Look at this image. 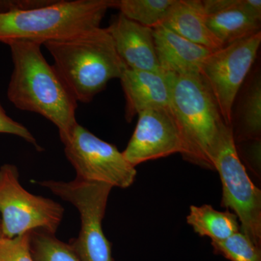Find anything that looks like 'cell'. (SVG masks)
Wrapping results in <instances>:
<instances>
[{"instance_id":"6da1fadb","label":"cell","mask_w":261,"mask_h":261,"mask_svg":"<svg viewBox=\"0 0 261 261\" xmlns=\"http://www.w3.org/2000/svg\"><path fill=\"white\" fill-rule=\"evenodd\" d=\"M10 48L13 70L7 95L15 108L37 113L56 125L63 144L75 126L78 102L61 75L47 63L40 43L13 39Z\"/></svg>"},{"instance_id":"7a4b0ae2","label":"cell","mask_w":261,"mask_h":261,"mask_svg":"<svg viewBox=\"0 0 261 261\" xmlns=\"http://www.w3.org/2000/svg\"><path fill=\"white\" fill-rule=\"evenodd\" d=\"M44 45L77 102H90L110 81L120 80L126 68L107 29L99 27Z\"/></svg>"},{"instance_id":"3957f363","label":"cell","mask_w":261,"mask_h":261,"mask_svg":"<svg viewBox=\"0 0 261 261\" xmlns=\"http://www.w3.org/2000/svg\"><path fill=\"white\" fill-rule=\"evenodd\" d=\"M113 0L49 1L37 8L0 13V42L13 39L44 44L100 27Z\"/></svg>"},{"instance_id":"277c9868","label":"cell","mask_w":261,"mask_h":261,"mask_svg":"<svg viewBox=\"0 0 261 261\" xmlns=\"http://www.w3.org/2000/svg\"><path fill=\"white\" fill-rule=\"evenodd\" d=\"M170 109L181 134L182 157L209 169L224 123L217 102L200 74L171 73Z\"/></svg>"},{"instance_id":"5b68a950","label":"cell","mask_w":261,"mask_h":261,"mask_svg":"<svg viewBox=\"0 0 261 261\" xmlns=\"http://www.w3.org/2000/svg\"><path fill=\"white\" fill-rule=\"evenodd\" d=\"M38 185L72 204L80 212V232L69 244L80 261H114L111 244L102 229L113 187L77 178L70 181L47 180Z\"/></svg>"},{"instance_id":"8992f818","label":"cell","mask_w":261,"mask_h":261,"mask_svg":"<svg viewBox=\"0 0 261 261\" xmlns=\"http://www.w3.org/2000/svg\"><path fill=\"white\" fill-rule=\"evenodd\" d=\"M212 163L222 184V205L233 211L241 224L240 231L260 247L261 192L242 163L232 126L223 127Z\"/></svg>"},{"instance_id":"52a82bcc","label":"cell","mask_w":261,"mask_h":261,"mask_svg":"<svg viewBox=\"0 0 261 261\" xmlns=\"http://www.w3.org/2000/svg\"><path fill=\"white\" fill-rule=\"evenodd\" d=\"M61 204L33 195L22 187L14 165L0 167V217L3 237L13 238L33 230L56 234L63 220Z\"/></svg>"},{"instance_id":"ba28073f","label":"cell","mask_w":261,"mask_h":261,"mask_svg":"<svg viewBox=\"0 0 261 261\" xmlns=\"http://www.w3.org/2000/svg\"><path fill=\"white\" fill-rule=\"evenodd\" d=\"M63 145L65 157L74 168L77 179L122 189L135 182L136 168L116 146L98 138L79 123Z\"/></svg>"},{"instance_id":"9c48e42d","label":"cell","mask_w":261,"mask_h":261,"mask_svg":"<svg viewBox=\"0 0 261 261\" xmlns=\"http://www.w3.org/2000/svg\"><path fill=\"white\" fill-rule=\"evenodd\" d=\"M260 42L261 32L255 33L212 51L202 65L201 76L228 126H231L235 99L255 62Z\"/></svg>"},{"instance_id":"30bf717a","label":"cell","mask_w":261,"mask_h":261,"mask_svg":"<svg viewBox=\"0 0 261 261\" xmlns=\"http://www.w3.org/2000/svg\"><path fill=\"white\" fill-rule=\"evenodd\" d=\"M138 121L126 148L122 152L132 166L184 152L181 134L169 108L139 113Z\"/></svg>"},{"instance_id":"8fae6325","label":"cell","mask_w":261,"mask_h":261,"mask_svg":"<svg viewBox=\"0 0 261 261\" xmlns=\"http://www.w3.org/2000/svg\"><path fill=\"white\" fill-rule=\"evenodd\" d=\"M107 30L112 37L117 53L126 68L161 70L156 57L152 29L119 13L113 18Z\"/></svg>"},{"instance_id":"7c38bea8","label":"cell","mask_w":261,"mask_h":261,"mask_svg":"<svg viewBox=\"0 0 261 261\" xmlns=\"http://www.w3.org/2000/svg\"><path fill=\"white\" fill-rule=\"evenodd\" d=\"M171 75L163 70H124L120 80L126 98L127 121L145 110L169 108Z\"/></svg>"},{"instance_id":"4fadbf2b","label":"cell","mask_w":261,"mask_h":261,"mask_svg":"<svg viewBox=\"0 0 261 261\" xmlns=\"http://www.w3.org/2000/svg\"><path fill=\"white\" fill-rule=\"evenodd\" d=\"M160 68L176 75L200 74L206 58L212 53L187 40L161 24L152 29Z\"/></svg>"},{"instance_id":"5bb4252c","label":"cell","mask_w":261,"mask_h":261,"mask_svg":"<svg viewBox=\"0 0 261 261\" xmlns=\"http://www.w3.org/2000/svg\"><path fill=\"white\" fill-rule=\"evenodd\" d=\"M206 23L223 45L260 32V20L247 10L245 0H204Z\"/></svg>"},{"instance_id":"9a60e30c","label":"cell","mask_w":261,"mask_h":261,"mask_svg":"<svg viewBox=\"0 0 261 261\" xmlns=\"http://www.w3.org/2000/svg\"><path fill=\"white\" fill-rule=\"evenodd\" d=\"M163 25L190 42L214 51L224 47L206 23L200 0H176Z\"/></svg>"},{"instance_id":"2e32d148","label":"cell","mask_w":261,"mask_h":261,"mask_svg":"<svg viewBox=\"0 0 261 261\" xmlns=\"http://www.w3.org/2000/svg\"><path fill=\"white\" fill-rule=\"evenodd\" d=\"M187 221L195 233L210 238L211 243L223 241L240 231L236 215L216 211L209 205L190 206Z\"/></svg>"},{"instance_id":"e0dca14e","label":"cell","mask_w":261,"mask_h":261,"mask_svg":"<svg viewBox=\"0 0 261 261\" xmlns=\"http://www.w3.org/2000/svg\"><path fill=\"white\" fill-rule=\"evenodd\" d=\"M176 0H119L114 8L127 18L154 29L163 23Z\"/></svg>"},{"instance_id":"ac0fdd59","label":"cell","mask_w":261,"mask_h":261,"mask_svg":"<svg viewBox=\"0 0 261 261\" xmlns=\"http://www.w3.org/2000/svg\"><path fill=\"white\" fill-rule=\"evenodd\" d=\"M238 140L241 142L260 140L261 80L257 73L249 86L241 108Z\"/></svg>"},{"instance_id":"d6986e66","label":"cell","mask_w":261,"mask_h":261,"mask_svg":"<svg viewBox=\"0 0 261 261\" xmlns=\"http://www.w3.org/2000/svg\"><path fill=\"white\" fill-rule=\"evenodd\" d=\"M30 250L34 261H80L69 243L41 229L29 232Z\"/></svg>"},{"instance_id":"ffe728a7","label":"cell","mask_w":261,"mask_h":261,"mask_svg":"<svg viewBox=\"0 0 261 261\" xmlns=\"http://www.w3.org/2000/svg\"><path fill=\"white\" fill-rule=\"evenodd\" d=\"M211 245L215 252L230 261H261L260 247L241 231Z\"/></svg>"},{"instance_id":"44dd1931","label":"cell","mask_w":261,"mask_h":261,"mask_svg":"<svg viewBox=\"0 0 261 261\" xmlns=\"http://www.w3.org/2000/svg\"><path fill=\"white\" fill-rule=\"evenodd\" d=\"M29 232L13 238L0 239V261H34L31 253Z\"/></svg>"},{"instance_id":"7402d4cb","label":"cell","mask_w":261,"mask_h":261,"mask_svg":"<svg viewBox=\"0 0 261 261\" xmlns=\"http://www.w3.org/2000/svg\"><path fill=\"white\" fill-rule=\"evenodd\" d=\"M0 133L17 136L23 139L29 144H32L37 151H42V147L38 144L35 137L29 132L28 128L8 116L1 102H0Z\"/></svg>"},{"instance_id":"603a6c76","label":"cell","mask_w":261,"mask_h":261,"mask_svg":"<svg viewBox=\"0 0 261 261\" xmlns=\"http://www.w3.org/2000/svg\"><path fill=\"white\" fill-rule=\"evenodd\" d=\"M3 238V228H2V220L0 217V239Z\"/></svg>"}]
</instances>
